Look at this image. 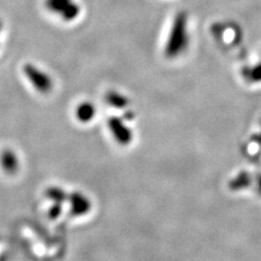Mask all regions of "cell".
Listing matches in <instances>:
<instances>
[{
  "label": "cell",
  "instance_id": "6da1fadb",
  "mask_svg": "<svg viewBox=\"0 0 261 261\" xmlns=\"http://www.w3.org/2000/svg\"><path fill=\"white\" fill-rule=\"evenodd\" d=\"M187 25H189V16L186 12H178L172 23L165 48V54L168 58H176L189 47L190 35Z\"/></svg>",
  "mask_w": 261,
  "mask_h": 261
},
{
  "label": "cell",
  "instance_id": "7a4b0ae2",
  "mask_svg": "<svg viewBox=\"0 0 261 261\" xmlns=\"http://www.w3.org/2000/svg\"><path fill=\"white\" fill-rule=\"evenodd\" d=\"M49 11L61 16L63 21H74L81 13V7L74 0H46Z\"/></svg>",
  "mask_w": 261,
  "mask_h": 261
},
{
  "label": "cell",
  "instance_id": "3957f363",
  "mask_svg": "<svg viewBox=\"0 0 261 261\" xmlns=\"http://www.w3.org/2000/svg\"><path fill=\"white\" fill-rule=\"evenodd\" d=\"M24 71H25V74L31 81V83L34 85L37 91H39L40 93H48L51 91L54 82L46 72L39 70L38 68L31 64L27 65V67L24 68Z\"/></svg>",
  "mask_w": 261,
  "mask_h": 261
},
{
  "label": "cell",
  "instance_id": "277c9868",
  "mask_svg": "<svg viewBox=\"0 0 261 261\" xmlns=\"http://www.w3.org/2000/svg\"><path fill=\"white\" fill-rule=\"evenodd\" d=\"M108 125L111 130L112 135L116 138V141L122 145H126L132 141V130H130L120 118L112 117L108 121Z\"/></svg>",
  "mask_w": 261,
  "mask_h": 261
},
{
  "label": "cell",
  "instance_id": "5b68a950",
  "mask_svg": "<svg viewBox=\"0 0 261 261\" xmlns=\"http://www.w3.org/2000/svg\"><path fill=\"white\" fill-rule=\"evenodd\" d=\"M95 114H96L95 106L89 101H84L80 103L75 110L76 118L81 122H83V123H86V122L91 121L95 117Z\"/></svg>",
  "mask_w": 261,
  "mask_h": 261
},
{
  "label": "cell",
  "instance_id": "8992f818",
  "mask_svg": "<svg viewBox=\"0 0 261 261\" xmlns=\"http://www.w3.org/2000/svg\"><path fill=\"white\" fill-rule=\"evenodd\" d=\"M106 100L113 108L124 109L127 107L128 99L123 95L116 91H110L106 95Z\"/></svg>",
  "mask_w": 261,
  "mask_h": 261
},
{
  "label": "cell",
  "instance_id": "52a82bcc",
  "mask_svg": "<svg viewBox=\"0 0 261 261\" xmlns=\"http://www.w3.org/2000/svg\"><path fill=\"white\" fill-rule=\"evenodd\" d=\"M243 74L247 81L251 83H258L261 82V63L255 65L252 68H247L243 71Z\"/></svg>",
  "mask_w": 261,
  "mask_h": 261
},
{
  "label": "cell",
  "instance_id": "ba28073f",
  "mask_svg": "<svg viewBox=\"0 0 261 261\" xmlns=\"http://www.w3.org/2000/svg\"><path fill=\"white\" fill-rule=\"evenodd\" d=\"M73 210L75 214H84L88 210V201L81 195H74L73 197Z\"/></svg>",
  "mask_w": 261,
  "mask_h": 261
},
{
  "label": "cell",
  "instance_id": "9c48e42d",
  "mask_svg": "<svg viewBox=\"0 0 261 261\" xmlns=\"http://www.w3.org/2000/svg\"><path fill=\"white\" fill-rule=\"evenodd\" d=\"M3 163H4L5 169H7L8 171H13L16 168V159L14 157V154L10 151L4 154Z\"/></svg>",
  "mask_w": 261,
  "mask_h": 261
}]
</instances>
